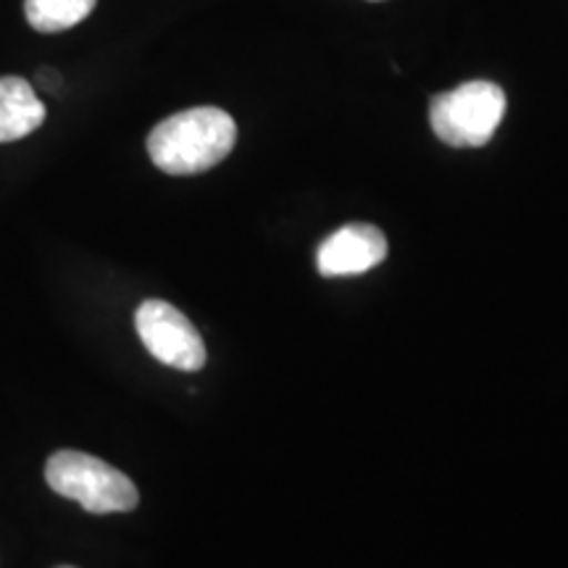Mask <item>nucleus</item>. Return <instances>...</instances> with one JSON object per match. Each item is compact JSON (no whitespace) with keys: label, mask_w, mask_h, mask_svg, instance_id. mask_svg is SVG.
Wrapping results in <instances>:
<instances>
[{"label":"nucleus","mask_w":568,"mask_h":568,"mask_svg":"<svg viewBox=\"0 0 568 568\" xmlns=\"http://www.w3.org/2000/svg\"><path fill=\"white\" fill-rule=\"evenodd\" d=\"M237 142V124L213 105L187 109L163 119L148 134V155L161 172L174 176L203 174L222 163Z\"/></svg>","instance_id":"obj_1"},{"label":"nucleus","mask_w":568,"mask_h":568,"mask_svg":"<svg viewBox=\"0 0 568 568\" xmlns=\"http://www.w3.org/2000/svg\"><path fill=\"white\" fill-rule=\"evenodd\" d=\"M45 481L53 493L77 500L90 514H126L140 495L126 474L80 450H59L48 458Z\"/></svg>","instance_id":"obj_2"},{"label":"nucleus","mask_w":568,"mask_h":568,"mask_svg":"<svg viewBox=\"0 0 568 568\" xmlns=\"http://www.w3.org/2000/svg\"><path fill=\"white\" fill-rule=\"evenodd\" d=\"M506 116V92L495 82H464L429 105L432 130L453 148H481Z\"/></svg>","instance_id":"obj_3"},{"label":"nucleus","mask_w":568,"mask_h":568,"mask_svg":"<svg viewBox=\"0 0 568 568\" xmlns=\"http://www.w3.org/2000/svg\"><path fill=\"white\" fill-rule=\"evenodd\" d=\"M134 326L142 345L163 366L180 368V372H201L205 364L203 337L182 311H176L166 301H145L134 314Z\"/></svg>","instance_id":"obj_4"},{"label":"nucleus","mask_w":568,"mask_h":568,"mask_svg":"<svg viewBox=\"0 0 568 568\" xmlns=\"http://www.w3.org/2000/svg\"><path fill=\"white\" fill-rule=\"evenodd\" d=\"M385 258V232L372 224H347L324 240L316 253V266L324 276H353L379 266Z\"/></svg>","instance_id":"obj_5"},{"label":"nucleus","mask_w":568,"mask_h":568,"mask_svg":"<svg viewBox=\"0 0 568 568\" xmlns=\"http://www.w3.org/2000/svg\"><path fill=\"white\" fill-rule=\"evenodd\" d=\"M45 122V105L21 77H0V142L32 134Z\"/></svg>","instance_id":"obj_6"},{"label":"nucleus","mask_w":568,"mask_h":568,"mask_svg":"<svg viewBox=\"0 0 568 568\" xmlns=\"http://www.w3.org/2000/svg\"><path fill=\"white\" fill-rule=\"evenodd\" d=\"M95 3L98 0H24V13L34 30L53 34L88 19Z\"/></svg>","instance_id":"obj_7"},{"label":"nucleus","mask_w":568,"mask_h":568,"mask_svg":"<svg viewBox=\"0 0 568 568\" xmlns=\"http://www.w3.org/2000/svg\"><path fill=\"white\" fill-rule=\"evenodd\" d=\"M61 568H71V566H61Z\"/></svg>","instance_id":"obj_8"},{"label":"nucleus","mask_w":568,"mask_h":568,"mask_svg":"<svg viewBox=\"0 0 568 568\" xmlns=\"http://www.w3.org/2000/svg\"><path fill=\"white\" fill-rule=\"evenodd\" d=\"M374 3H379V0H374Z\"/></svg>","instance_id":"obj_9"}]
</instances>
